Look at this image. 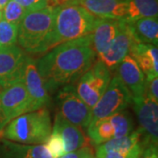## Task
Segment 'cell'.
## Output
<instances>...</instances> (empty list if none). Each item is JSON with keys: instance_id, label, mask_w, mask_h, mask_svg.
I'll use <instances>...</instances> for the list:
<instances>
[{"instance_id": "cell-1", "label": "cell", "mask_w": 158, "mask_h": 158, "mask_svg": "<svg viewBox=\"0 0 158 158\" xmlns=\"http://www.w3.org/2000/svg\"><path fill=\"white\" fill-rule=\"evenodd\" d=\"M48 52L35 62L48 91L80 78L92 66L97 56L91 46L90 34L61 43Z\"/></svg>"}, {"instance_id": "cell-2", "label": "cell", "mask_w": 158, "mask_h": 158, "mask_svg": "<svg viewBox=\"0 0 158 158\" xmlns=\"http://www.w3.org/2000/svg\"><path fill=\"white\" fill-rule=\"evenodd\" d=\"M98 19L79 5L57 7L46 52L61 43L91 34Z\"/></svg>"}, {"instance_id": "cell-3", "label": "cell", "mask_w": 158, "mask_h": 158, "mask_svg": "<svg viewBox=\"0 0 158 158\" xmlns=\"http://www.w3.org/2000/svg\"><path fill=\"white\" fill-rule=\"evenodd\" d=\"M52 132L49 112L45 107L28 112L9 121L0 132L7 141L36 145L45 144Z\"/></svg>"}, {"instance_id": "cell-4", "label": "cell", "mask_w": 158, "mask_h": 158, "mask_svg": "<svg viewBox=\"0 0 158 158\" xmlns=\"http://www.w3.org/2000/svg\"><path fill=\"white\" fill-rule=\"evenodd\" d=\"M57 7L48 6L29 11L19 25L18 43L26 53H45Z\"/></svg>"}, {"instance_id": "cell-5", "label": "cell", "mask_w": 158, "mask_h": 158, "mask_svg": "<svg viewBox=\"0 0 158 158\" xmlns=\"http://www.w3.org/2000/svg\"><path fill=\"white\" fill-rule=\"evenodd\" d=\"M133 97L118 77L111 79L107 88L91 108L90 124L99 118L112 116L121 112L132 104Z\"/></svg>"}, {"instance_id": "cell-6", "label": "cell", "mask_w": 158, "mask_h": 158, "mask_svg": "<svg viewBox=\"0 0 158 158\" xmlns=\"http://www.w3.org/2000/svg\"><path fill=\"white\" fill-rule=\"evenodd\" d=\"M111 79L112 72L98 60L81 76L75 90L79 98L92 108L107 88Z\"/></svg>"}, {"instance_id": "cell-7", "label": "cell", "mask_w": 158, "mask_h": 158, "mask_svg": "<svg viewBox=\"0 0 158 158\" xmlns=\"http://www.w3.org/2000/svg\"><path fill=\"white\" fill-rule=\"evenodd\" d=\"M132 104L139 123L141 148L157 146L158 142V102L146 97L133 98Z\"/></svg>"}, {"instance_id": "cell-8", "label": "cell", "mask_w": 158, "mask_h": 158, "mask_svg": "<svg viewBox=\"0 0 158 158\" xmlns=\"http://www.w3.org/2000/svg\"><path fill=\"white\" fill-rule=\"evenodd\" d=\"M59 113L70 123L82 128L90 125L91 108L88 106L77 94L72 85L63 86L57 95Z\"/></svg>"}, {"instance_id": "cell-9", "label": "cell", "mask_w": 158, "mask_h": 158, "mask_svg": "<svg viewBox=\"0 0 158 158\" xmlns=\"http://www.w3.org/2000/svg\"><path fill=\"white\" fill-rule=\"evenodd\" d=\"M29 96L23 79L4 87L0 91V106L5 124L29 112Z\"/></svg>"}, {"instance_id": "cell-10", "label": "cell", "mask_w": 158, "mask_h": 158, "mask_svg": "<svg viewBox=\"0 0 158 158\" xmlns=\"http://www.w3.org/2000/svg\"><path fill=\"white\" fill-rule=\"evenodd\" d=\"M27 55L17 45L0 48V86L6 87L23 77Z\"/></svg>"}, {"instance_id": "cell-11", "label": "cell", "mask_w": 158, "mask_h": 158, "mask_svg": "<svg viewBox=\"0 0 158 158\" xmlns=\"http://www.w3.org/2000/svg\"><path fill=\"white\" fill-rule=\"evenodd\" d=\"M23 82L29 96V112L44 108L49 101L48 91L37 69L36 62L27 58L23 72Z\"/></svg>"}, {"instance_id": "cell-12", "label": "cell", "mask_w": 158, "mask_h": 158, "mask_svg": "<svg viewBox=\"0 0 158 158\" xmlns=\"http://www.w3.org/2000/svg\"><path fill=\"white\" fill-rule=\"evenodd\" d=\"M115 69L117 71L116 77L124 84L133 98L143 96L145 75L129 54L123 58Z\"/></svg>"}, {"instance_id": "cell-13", "label": "cell", "mask_w": 158, "mask_h": 158, "mask_svg": "<svg viewBox=\"0 0 158 158\" xmlns=\"http://www.w3.org/2000/svg\"><path fill=\"white\" fill-rule=\"evenodd\" d=\"M134 40L127 23L124 22L120 32L113 43L108 47L107 49L98 56L99 61H101L112 72L123 58L129 54L130 47Z\"/></svg>"}, {"instance_id": "cell-14", "label": "cell", "mask_w": 158, "mask_h": 158, "mask_svg": "<svg viewBox=\"0 0 158 158\" xmlns=\"http://www.w3.org/2000/svg\"><path fill=\"white\" fill-rule=\"evenodd\" d=\"M77 5L99 19L127 20V4L126 0H77Z\"/></svg>"}, {"instance_id": "cell-15", "label": "cell", "mask_w": 158, "mask_h": 158, "mask_svg": "<svg viewBox=\"0 0 158 158\" xmlns=\"http://www.w3.org/2000/svg\"><path fill=\"white\" fill-rule=\"evenodd\" d=\"M125 21L99 19L90 34L91 46L97 56L100 55L113 43L120 32Z\"/></svg>"}, {"instance_id": "cell-16", "label": "cell", "mask_w": 158, "mask_h": 158, "mask_svg": "<svg viewBox=\"0 0 158 158\" xmlns=\"http://www.w3.org/2000/svg\"><path fill=\"white\" fill-rule=\"evenodd\" d=\"M129 55L133 57L146 77L158 76L157 45L133 41Z\"/></svg>"}, {"instance_id": "cell-17", "label": "cell", "mask_w": 158, "mask_h": 158, "mask_svg": "<svg viewBox=\"0 0 158 158\" xmlns=\"http://www.w3.org/2000/svg\"><path fill=\"white\" fill-rule=\"evenodd\" d=\"M52 131L57 132L63 140L65 152H71L78 149L85 144V137L80 127L70 123L58 113L55 118V124Z\"/></svg>"}, {"instance_id": "cell-18", "label": "cell", "mask_w": 158, "mask_h": 158, "mask_svg": "<svg viewBox=\"0 0 158 158\" xmlns=\"http://www.w3.org/2000/svg\"><path fill=\"white\" fill-rule=\"evenodd\" d=\"M134 40L137 42L157 45V17H146L138 19L127 23Z\"/></svg>"}, {"instance_id": "cell-19", "label": "cell", "mask_w": 158, "mask_h": 158, "mask_svg": "<svg viewBox=\"0 0 158 158\" xmlns=\"http://www.w3.org/2000/svg\"><path fill=\"white\" fill-rule=\"evenodd\" d=\"M87 134L95 146H98L115 138V127L110 116L99 118L89 125L87 127Z\"/></svg>"}, {"instance_id": "cell-20", "label": "cell", "mask_w": 158, "mask_h": 158, "mask_svg": "<svg viewBox=\"0 0 158 158\" xmlns=\"http://www.w3.org/2000/svg\"><path fill=\"white\" fill-rule=\"evenodd\" d=\"M127 4V17L126 22L146 17H157V0H126Z\"/></svg>"}, {"instance_id": "cell-21", "label": "cell", "mask_w": 158, "mask_h": 158, "mask_svg": "<svg viewBox=\"0 0 158 158\" xmlns=\"http://www.w3.org/2000/svg\"><path fill=\"white\" fill-rule=\"evenodd\" d=\"M141 135L138 130L133 131L128 135L119 137V138H113L110 141H106L100 145L97 146L96 153L99 152H109V151H115V152L125 153L131 150L137 144L140 143Z\"/></svg>"}, {"instance_id": "cell-22", "label": "cell", "mask_w": 158, "mask_h": 158, "mask_svg": "<svg viewBox=\"0 0 158 158\" xmlns=\"http://www.w3.org/2000/svg\"><path fill=\"white\" fill-rule=\"evenodd\" d=\"M115 127V138L128 135L133 132L134 122L129 112L123 110L110 116Z\"/></svg>"}, {"instance_id": "cell-23", "label": "cell", "mask_w": 158, "mask_h": 158, "mask_svg": "<svg viewBox=\"0 0 158 158\" xmlns=\"http://www.w3.org/2000/svg\"><path fill=\"white\" fill-rule=\"evenodd\" d=\"M19 26L6 21L0 20V48H6L16 45L18 42Z\"/></svg>"}, {"instance_id": "cell-24", "label": "cell", "mask_w": 158, "mask_h": 158, "mask_svg": "<svg viewBox=\"0 0 158 158\" xmlns=\"http://www.w3.org/2000/svg\"><path fill=\"white\" fill-rule=\"evenodd\" d=\"M27 11L14 0H9L2 9L3 19L15 25H19Z\"/></svg>"}, {"instance_id": "cell-25", "label": "cell", "mask_w": 158, "mask_h": 158, "mask_svg": "<svg viewBox=\"0 0 158 158\" xmlns=\"http://www.w3.org/2000/svg\"><path fill=\"white\" fill-rule=\"evenodd\" d=\"M0 158H29L16 142L1 139L0 141Z\"/></svg>"}, {"instance_id": "cell-26", "label": "cell", "mask_w": 158, "mask_h": 158, "mask_svg": "<svg viewBox=\"0 0 158 158\" xmlns=\"http://www.w3.org/2000/svg\"><path fill=\"white\" fill-rule=\"evenodd\" d=\"M45 145L50 152L53 158H59L65 154V146L61 135L55 131H52Z\"/></svg>"}, {"instance_id": "cell-27", "label": "cell", "mask_w": 158, "mask_h": 158, "mask_svg": "<svg viewBox=\"0 0 158 158\" xmlns=\"http://www.w3.org/2000/svg\"><path fill=\"white\" fill-rule=\"evenodd\" d=\"M19 144L23 152L29 158H53L45 144H36V145H27L20 143Z\"/></svg>"}, {"instance_id": "cell-28", "label": "cell", "mask_w": 158, "mask_h": 158, "mask_svg": "<svg viewBox=\"0 0 158 158\" xmlns=\"http://www.w3.org/2000/svg\"><path fill=\"white\" fill-rule=\"evenodd\" d=\"M141 144H137L131 150L127 152H115V151H109V152H99L96 153L98 158H138L141 152Z\"/></svg>"}, {"instance_id": "cell-29", "label": "cell", "mask_w": 158, "mask_h": 158, "mask_svg": "<svg viewBox=\"0 0 158 158\" xmlns=\"http://www.w3.org/2000/svg\"><path fill=\"white\" fill-rule=\"evenodd\" d=\"M158 76H148L145 77L143 96L153 101H158Z\"/></svg>"}, {"instance_id": "cell-30", "label": "cell", "mask_w": 158, "mask_h": 158, "mask_svg": "<svg viewBox=\"0 0 158 158\" xmlns=\"http://www.w3.org/2000/svg\"><path fill=\"white\" fill-rule=\"evenodd\" d=\"M94 157V154L90 146H83L78 149L65 153L63 156L59 158H92Z\"/></svg>"}, {"instance_id": "cell-31", "label": "cell", "mask_w": 158, "mask_h": 158, "mask_svg": "<svg viewBox=\"0 0 158 158\" xmlns=\"http://www.w3.org/2000/svg\"><path fill=\"white\" fill-rule=\"evenodd\" d=\"M27 11L40 9L48 6V0H14Z\"/></svg>"}, {"instance_id": "cell-32", "label": "cell", "mask_w": 158, "mask_h": 158, "mask_svg": "<svg viewBox=\"0 0 158 158\" xmlns=\"http://www.w3.org/2000/svg\"><path fill=\"white\" fill-rule=\"evenodd\" d=\"M138 158H158L157 146H148L143 148Z\"/></svg>"}, {"instance_id": "cell-33", "label": "cell", "mask_w": 158, "mask_h": 158, "mask_svg": "<svg viewBox=\"0 0 158 158\" xmlns=\"http://www.w3.org/2000/svg\"><path fill=\"white\" fill-rule=\"evenodd\" d=\"M0 91H1V90H0ZM5 127H6V124H5L4 118H3V115H2V112H1V106H0V132L4 129Z\"/></svg>"}, {"instance_id": "cell-34", "label": "cell", "mask_w": 158, "mask_h": 158, "mask_svg": "<svg viewBox=\"0 0 158 158\" xmlns=\"http://www.w3.org/2000/svg\"><path fill=\"white\" fill-rule=\"evenodd\" d=\"M9 0H0V10L2 11V9L5 7V6L6 5V3L8 2Z\"/></svg>"}, {"instance_id": "cell-35", "label": "cell", "mask_w": 158, "mask_h": 158, "mask_svg": "<svg viewBox=\"0 0 158 158\" xmlns=\"http://www.w3.org/2000/svg\"><path fill=\"white\" fill-rule=\"evenodd\" d=\"M2 19H3V15H2V11L0 10V20H1Z\"/></svg>"}, {"instance_id": "cell-36", "label": "cell", "mask_w": 158, "mask_h": 158, "mask_svg": "<svg viewBox=\"0 0 158 158\" xmlns=\"http://www.w3.org/2000/svg\"><path fill=\"white\" fill-rule=\"evenodd\" d=\"M92 158H98V157H92Z\"/></svg>"}]
</instances>
